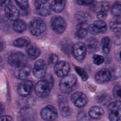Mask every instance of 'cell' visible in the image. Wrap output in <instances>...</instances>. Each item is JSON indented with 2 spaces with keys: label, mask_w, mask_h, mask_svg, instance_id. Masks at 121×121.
I'll list each match as a JSON object with an SVG mask.
<instances>
[{
  "label": "cell",
  "mask_w": 121,
  "mask_h": 121,
  "mask_svg": "<svg viewBox=\"0 0 121 121\" xmlns=\"http://www.w3.org/2000/svg\"><path fill=\"white\" fill-rule=\"evenodd\" d=\"M53 85V79L52 76L48 79L41 80L35 85V93L39 97H46L49 95Z\"/></svg>",
  "instance_id": "1"
},
{
  "label": "cell",
  "mask_w": 121,
  "mask_h": 121,
  "mask_svg": "<svg viewBox=\"0 0 121 121\" xmlns=\"http://www.w3.org/2000/svg\"><path fill=\"white\" fill-rule=\"evenodd\" d=\"M77 81V77L72 74H67L62 78L59 83L60 90L64 94H69Z\"/></svg>",
  "instance_id": "2"
},
{
  "label": "cell",
  "mask_w": 121,
  "mask_h": 121,
  "mask_svg": "<svg viewBox=\"0 0 121 121\" xmlns=\"http://www.w3.org/2000/svg\"><path fill=\"white\" fill-rule=\"evenodd\" d=\"M108 119L110 121H121V101H113L108 106Z\"/></svg>",
  "instance_id": "3"
},
{
  "label": "cell",
  "mask_w": 121,
  "mask_h": 121,
  "mask_svg": "<svg viewBox=\"0 0 121 121\" xmlns=\"http://www.w3.org/2000/svg\"><path fill=\"white\" fill-rule=\"evenodd\" d=\"M8 61L9 64L15 68H19L26 65L27 57L21 52H16L11 53L8 57Z\"/></svg>",
  "instance_id": "4"
},
{
  "label": "cell",
  "mask_w": 121,
  "mask_h": 121,
  "mask_svg": "<svg viewBox=\"0 0 121 121\" xmlns=\"http://www.w3.org/2000/svg\"><path fill=\"white\" fill-rule=\"evenodd\" d=\"M45 23L42 20L35 19L31 21L28 25V30L34 35L38 36L43 34L46 30Z\"/></svg>",
  "instance_id": "5"
},
{
  "label": "cell",
  "mask_w": 121,
  "mask_h": 121,
  "mask_svg": "<svg viewBox=\"0 0 121 121\" xmlns=\"http://www.w3.org/2000/svg\"><path fill=\"white\" fill-rule=\"evenodd\" d=\"M35 6L36 12L40 16H47L51 13V5L45 0H35Z\"/></svg>",
  "instance_id": "6"
},
{
  "label": "cell",
  "mask_w": 121,
  "mask_h": 121,
  "mask_svg": "<svg viewBox=\"0 0 121 121\" xmlns=\"http://www.w3.org/2000/svg\"><path fill=\"white\" fill-rule=\"evenodd\" d=\"M40 115L42 118L44 120L53 121L58 116V111L54 106L48 105L41 110Z\"/></svg>",
  "instance_id": "7"
},
{
  "label": "cell",
  "mask_w": 121,
  "mask_h": 121,
  "mask_svg": "<svg viewBox=\"0 0 121 121\" xmlns=\"http://www.w3.org/2000/svg\"><path fill=\"white\" fill-rule=\"evenodd\" d=\"M50 24L52 30L57 34H61L66 28V23L60 16H54L51 20Z\"/></svg>",
  "instance_id": "8"
},
{
  "label": "cell",
  "mask_w": 121,
  "mask_h": 121,
  "mask_svg": "<svg viewBox=\"0 0 121 121\" xmlns=\"http://www.w3.org/2000/svg\"><path fill=\"white\" fill-rule=\"evenodd\" d=\"M71 101L76 107L83 108L87 104L88 99L86 94L84 93L76 92L71 95Z\"/></svg>",
  "instance_id": "9"
},
{
  "label": "cell",
  "mask_w": 121,
  "mask_h": 121,
  "mask_svg": "<svg viewBox=\"0 0 121 121\" xmlns=\"http://www.w3.org/2000/svg\"><path fill=\"white\" fill-rule=\"evenodd\" d=\"M46 70L47 66L45 61L42 59H39L35 63L33 74L36 78H41L45 76Z\"/></svg>",
  "instance_id": "10"
},
{
  "label": "cell",
  "mask_w": 121,
  "mask_h": 121,
  "mask_svg": "<svg viewBox=\"0 0 121 121\" xmlns=\"http://www.w3.org/2000/svg\"><path fill=\"white\" fill-rule=\"evenodd\" d=\"M107 25L103 20H98L94 22L88 27V31L92 35H97L104 34L107 30Z\"/></svg>",
  "instance_id": "11"
},
{
  "label": "cell",
  "mask_w": 121,
  "mask_h": 121,
  "mask_svg": "<svg viewBox=\"0 0 121 121\" xmlns=\"http://www.w3.org/2000/svg\"><path fill=\"white\" fill-rule=\"evenodd\" d=\"M72 51L76 60L81 61L85 59L87 51L84 43L78 42L73 46Z\"/></svg>",
  "instance_id": "12"
},
{
  "label": "cell",
  "mask_w": 121,
  "mask_h": 121,
  "mask_svg": "<svg viewBox=\"0 0 121 121\" xmlns=\"http://www.w3.org/2000/svg\"><path fill=\"white\" fill-rule=\"evenodd\" d=\"M34 89V83L30 80H24L21 82L17 87L18 94L23 97L29 95Z\"/></svg>",
  "instance_id": "13"
},
{
  "label": "cell",
  "mask_w": 121,
  "mask_h": 121,
  "mask_svg": "<svg viewBox=\"0 0 121 121\" xmlns=\"http://www.w3.org/2000/svg\"><path fill=\"white\" fill-rule=\"evenodd\" d=\"M69 69V65L68 62L66 61H59L54 65V72L59 77H63L67 75Z\"/></svg>",
  "instance_id": "14"
},
{
  "label": "cell",
  "mask_w": 121,
  "mask_h": 121,
  "mask_svg": "<svg viewBox=\"0 0 121 121\" xmlns=\"http://www.w3.org/2000/svg\"><path fill=\"white\" fill-rule=\"evenodd\" d=\"M112 74L110 70L106 68H103L98 71L95 77L96 82L100 84L108 82L111 79Z\"/></svg>",
  "instance_id": "15"
},
{
  "label": "cell",
  "mask_w": 121,
  "mask_h": 121,
  "mask_svg": "<svg viewBox=\"0 0 121 121\" xmlns=\"http://www.w3.org/2000/svg\"><path fill=\"white\" fill-rule=\"evenodd\" d=\"M4 14L6 17L10 21H15L18 19L19 12L18 9L13 5H8L4 9Z\"/></svg>",
  "instance_id": "16"
},
{
  "label": "cell",
  "mask_w": 121,
  "mask_h": 121,
  "mask_svg": "<svg viewBox=\"0 0 121 121\" xmlns=\"http://www.w3.org/2000/svg\"><path fill=\"white\" fill-rule=\"evenodd\" d=\"M104 114L102 107L99 106H94L90 108L88 112L89 116L93 119L97 120L101 118Z\"/></svg>",
  "instance_id": "17"
},
{
  "label": "cell",
  "mask_w": 121,
  "mask_h": 121,
  "mask_svg": "<svg viewBox=\"0 0 121 121\" xmlns=\"http://www.w3.org/2000/svg\"><path fill=\"white\" fill-rule=\"evenodd\" d=\"M31 68L29 66L25 65L23 67L17 68L15 72L16 76L20 79H25L30 74Z\"/></svg>",
  "instance_id": "18"
},
{
  "label": "cell",
  "mask_w": 121,
  "mask_h": 121,
  "mask_svg": "<svg viewBox=\"0 0 121 121\" xmlns=\"http://www.w3.org/2000/svg\"><path fill=\"white\" fill-rule=\"evenodd\" d=\"M75 17L79 23L87 24L91 19V17L88 13L82 11L77 12L75 15Z\"/></svg>",
  "instance_id": "19"
},
{
  "label": "cell",
  "mask_w": 121,
  "mask_h": 121,
  "mask_svg": "<svg viewBox=\"0 0 121 121\" xmlns=\"http://www.w3.org/2000/svg\"><path fill=\"white\" fill-rule=\"evenodd\" d=\"M27 25L26 22L21 19H17L14 21L13 24V29L17 33H21L26 29Z\"/></svg>",
  "instance_id": "20"
},
{
  "label": "cell",
  "mask_w": 121,
  "mask_h": 121,
  "mask_svg": "<svg viewBox=\"0 0 121 121\" xmlns=\"http://www.w3.org/2000/svg\"><path fill=\"white\" fill-rule=\"evenodd\" d=\"M87 24L78 23L77 26L76 31V36L80 38H83L85 37L87 35Z\"/></svg>",
  "instance_id": "21"
},
{
  "label": "cell",
  "mask_w": 121,
  "mask_h": 121,
  "mask_svg": "<svg viewBox=\"0 0 121 121\" xmlns=\"http://www.w3.org/2000/svg\"><path fill=\"white\" fill-rule=\"evenodd\" d=\"M66 0H53L51 6V9L56 13L62 11L65 6Z\"/></svg>",
  "instance_id": "22"
},
{
  "label": "cell",
  "mask_w": 121,
  "mask_h": 121,
  "mask_svg": "<svg viewBox=\"0 0 121 121\" xmlns=\"http://www.w3.org/2000/svg\"><path fill=\"white\" fill-rule=\"evenodd\" d=\"M98 41L94 38H90L85 43V46L87 51L90 53L95 52L98 47Z\"/></svg>",
  "instance_id": "23"
},
{
  "label": "cell",
  "mask_w": 121,
  "mask_h": 121,
  "mask_svg": "<svg viewBox=\"0 0 121 121\" xmlns=\"http://www.w3.org/2000/svg\"><path fill=\"white\" fill-rule=\"evenodd\" d=\"M110 29L116 33L121 31V18L120 17H116L113 18L110 23Z\"/></svg>",
  "instance_id": "24"
},
{
  "label": "cell",
  "mask_w": 121,
  "mask_h": 121,
  "mask_svg": "<svg viewBox=\"0 0 121 121\" xmlns=\"http://www.w3.org/2000/svg\"><path fill=\"white\" fill-rule=\"evenodd\" d=\"M30 43V39L26 36L19 37L13 42V44L17 47H24L28 46Z\"/></svg>",
  "instance_id": "25"
},
{
  "label": "cell",
  "mask_w": 121,
  "mask_h": 121,
  "mask_svg": "<svg viewBox=\"0 0 121 121\" xmlns=\"http://www.w3.org/2000/svg\"><path fill=\"white\" fill-rule=\"evenodd\" d=\"M59 109L63 117H67L70 114V108L66 101L62 100L59 103Z\"/></svg>",
  "instance_id": "26"
},
{
  "label": "cell",
  "mask_w": 121,
  "mask_h": 121,
  "mask_svg": "<svg viewBox=\"0 0 121 121\" xmlns=\"http://www.w3.org/2000/svg\"><path fill=\"white\" fill-rule=\"evenodd\" d=\"M101 45L103 52L104 53H108L112 47V41L110 38L105 36L103 38L101 42Z\"/></svg>",
  "instance_id": "27"
},
{
  "label": "cell",
  "mask_w": 121,
  "mask_h": 121,
  "mask_svg": "<svg viewBox=\"0 0 121 121\" xmlns=\"http://www.w3.org/2000/svg\"><path fill=\"white\" fill-rule=\"evenodd\" d=\"M112 13L116 17H121V2L119 1H115L111 9Z\"/></svg>",
  "instance_id": "28"
},
{
  "label": "cell",
  "mask_w": 121,
  "mask_h": 121,
  "mask_svg": "<svg viewBox=\"0 0 121 121\" xmlns=\"http://www.w3.org/2000/svg\"><path fill=\"white\" fill-rule=\"evenodd\" d=\"M29 57L32 59H35L38 58L40 54V50L36 47H30L27 51Z\"/></svg>",
  "instance_id": "29"
},
{
  "label": "cell",
  "mask_w": 121,
  "mask_h": 121,
  "mask_svg": "<svg viewBox=\"0 0 121 121\" xmlns=\"http://www.w3.org/2000/svg\"><path fill=\"white\" fill-rule=\"evenodd\" d=\"M75 70L77 74L81 78L83 81H86L88 78V75L87 72L83 68L78 66L75 67Z\"/></svg>",
  "instance_id": "30"
},
{
  "label": "cell",
  "mask_w": 121,
  "mask_h": 121,
  "mask_svg": "<svg viewBox=\"0 0 121 121\" xmlns=\"http://www.w3.org/2000/svg\"><path fill=\"white\" fill-rule=\"evenodd\" d=\"M77 121H90V119L85 112L80 111L77 115Z\"/></svg>",
  "instance_id": "31"
},
{
  "label": "cell",
  "mask_w": 121,
  "mask_h": 121,
  "mask_svg": "<svg viewBox=\"0 0 121 121\" xmlns=\"http://www.w3.org/2000/svg\"><path fill=\"white\" fill-rule=\"evenodd\" d=\"M17 5L22 10H26L28 8V0H15Z\"/></svg>",
  "instance_id": "32"
},
{
  "label": "cell",
  "mask_w": 121,
  "mask_h": 121,
  "mask_svg": "<svg viewBox=\"0 0 121 121\" xmlns=\"http://www.w3.org/2000/svg\"><path fill=\"white\" fill-rule=\"evenodd\" d=\"M96 8L98 9V11H107L109 9V5L108 3L106 2H101L97 4H96Z\"/></svg>",
  "instance_id": "33"
},
{
  "label": "cell",
  "mask_w": 121,
  "mask_h": 121,
  "mask_svg": "<svg viewBox=\"0 0 121 121\" xmlns=\"http://www.w3.org/2000/svg\"><path fill=\"white\" fill-rule=\"evenodd\" d=\"M93 61L94 64L96 65H100L102 64L104 61V58L103 56L95 54L93 56Z\"/></svg>",
  "instance_id": "34"
},
{
  "label": "cell",
  "mask_w": 121,
  "mask_h": 121,
  "mask_svg": "<svg viewBox=\"0 0 121 121\" xmlns=\"http://www.w3.org/2000/svg\"><path fill=\"white\" fill-rule=\"evenodd\" d=\"M113 95L115 98L121 99V86L116 85L113 89Z\"/></svg>",
  "instance_id": "35"
},
{
  "label": "cell",
  "mask_w": 121,
  "mask_h": 121,
  "mask_svg": "<svg viewBox=\"0 0 121 121\" xmlns=\"http://www.w3.org/2000/svg\"><path fill=\"white\" fill-rule=\"evenodd\" d=\"M58 56L54 54H52L50 55L48 59V62L50 64L55 65L58 62Z\"/></svg>",
  "instance_id": "36"
},
{
  "label": "cell",
  "mask_w": 121,
  "mask_h": 121,
  "mask_svg": "<svg viewBox=\"0 0 121 121\" xmlns=\"http://www.w3.org/2000/svg\"><path fill=\"white\" fill-rule=\"evenodd\" d=\"M107 16V11H99L97 12L96 17L99 20H103L106 18Z\"/></svg>",
  "instance_id": "37"
},
{
  "label": "cell",
  "mask_w": 121,
  "mask_h": 121,
  "mask_svg": "<svg viewBox=\"0 0 121 121\" xmlns=\"http://www.w3.org/2000/svg\"><path fill=\"white\" fill-rule=\"evenodd\" d=\"M94 0H77L78 3L81 6H89L93 4Z\"/></svg>",
  "instance_id": "38"
},
{
  "label": "cell",
  "mask_w": 121,
  "mask_h": 121,
  "mask_svg": "<svg viewBox=\"0 0 121 121\" xmlns=\"http://www.w3.org/2000/svg\"><path fill=\"white\" fill-rule=\"evenodd\" d=\"M0 121H12V118L9 115H3L0 117Z\"/></svg>",
  "instance_id": "39"
},
{
  "label": "cell",
  "mask_w": 121,
  "mask_h": 121,
  "mask_svg": "<svg viewBox=\"0 0 121 121\" xmlns=\"http://www.w3.org/2000/svg\"><path fill=\"white\" fill-rule=\"evenodd\" d=\"M11 0H0V6L5 7L10 4Z\"/></svg>",
  "instance_id": "40"
},
{
  "label": "cell",
  "mask_w": 121,
  "mask_h": 121,
  "mask_svg": "<svg viewBox=\"0 0 121 121\" xmlns=\"http://www.w3.org/2000/svg\"><path fill=\"white\" fill-rule=\"evenodd\" d=\"M4 48V43L1 38H0V52L2 51Z\"/></svg>",
  "instance_id": "41"
},
{
  "label": "cell",
  "mask_w": 121,
  "mask_h": 121,
  "mask_svg": "<svg viewBox=\"0 0 121 121\" xmlns=\"http://www.w3.org/2000/svg\"><path fill=\"white\" fill-rule=\"evenodd\" d=\"M3 62L2 60V58L1 56H0V70L3 68Z\"/></svg>",
  "instance_id": "42"
},
{
  "label": "cell",
  "mask_w": 121,
  "mask_h": 121,
  "mask_svg": "<svg viewBox=\"0 0 121 121\" xmlns=\"http://www.w3.org/2000/svg\"><path fill=\"white\" fill-rule=\"evenodd\" d=\"M4 110V106L1 103H0V114Z\"/></svg>",
  "instance_id": "43"
},
{
  "label": "cell",
  "mask_w": 121,
  "mask_h": 121,
  "mask_svg": "<svg viewBox=\"0 0 121 121\" xmlns=\"http://www.w3.org/2000/svg\"><path fill=\"white\" fill-rule=\"evenodd\" d=\"M119 58L120 59V60H121V51L119 53Z\"/></svg>",
  "instance_id": "44"
},
{
  "label": "cell",
  "mask_w": 121,
  "mask_h": 121,
  "mask_svg": "<svg viewBox=\"0 0 121 121\" xmlns=\"http://www.w3.org/2000/svg\"><path fill=\"white\" fill-rule=\"evenodd\" d=\"M46 0V1H47V0Z\"/></svg>",
  "instance_id": "45"
}]
</instances>
